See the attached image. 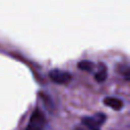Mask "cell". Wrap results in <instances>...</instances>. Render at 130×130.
<instances>
[{
  "label": "cell",
  "mask_w": 130,
  "mask_h": 130,
  "mask_svg": "<svg viewBox=\"0 0 130 130\" xmlns=\"http://www.w3.org/2000/svg\"><path fill=\"white\" fill-rule=\"evenodd\" d=\"M45 125H46V118L44 114L39 109H36L29 118V122L25 130H44Z\"/></svg>",
  "instance_id": "6da1fadb"
},
{
  "label": "cell",
  "mask_w": 130,
  "mask_h": 130,
  "mask_svg": "<svg viewBox=\"0 0 130 130\" xmlns=\"http://www.w3.org/2000/svg\"><path fill=\"white\" fill-rule=\"evenodd\" d=\"M49 76L55 83H58V84L68 83L72 78V76H71V74L69 72L64 71V70H60V69L51 70L49 72Z\"/></svg>",
  "instance_id": "3957f363"
},
{
  "label": "cell",
  "mask_w": 130,
  "mask_h": 130,
  "mask_svg": "<svg viewBox=\"0 0 130 130\" xmlns=\"http://www.w3.org/2000/svg\"><path fill=\"white\" fill-rule=\"evenodd\" d=\"M93 66H94L93 63H92L91 61H88V60H82V61L78 62V65H77V67H78L80 70L87 71V72L92 71Z\"/></svg>",
  "instance_id": "8992f818"
},
{
  "label": "cell",
  "mask_w": 130,
  "mask_h": 130,
  "mask_svg": "<svg viewBox=\"0 0 130 130\" xmlns=\"http://www.w3.org/2000/svg\"><path fill=\"white\" fill-rule=\"evenodd\" d=\"M104 104L115 110V111H120L122 108H123V102L117 98H113V96H108V98H105L104 99Z\"/></svg>",
  "instance_id": "277c9868"
},
{
  "label": "cell",
  "mask_w": 130,
  "mask_h": 130,
  "mask_svg": "<svg viewBox=\"0 0 130 130\" xmlns=\"http://www.w3.org/2000/svg\"><path fill=\"white\" fill-rule=\"evenodd\" d=\"M107 78V68L104 64L100 65V69L96 71V73L94 74V79L99 82H103L105 79Z\"/></svg>",
  "instance_id": "5b68a950"
},
{
  "label": "cell",
  "mask_w": 130,
  "mask_h": 130,
  "mask_svg": "<svg viewBox=\"0 0 130 130\" xmlns=\"http://www.w3.org/2000/svg\"><path fill=\"white\" fill-rule=\"evenodd\" d=\"M107 117L103 113H96L91 117L82 118V124L87 127L88 130H100L102 125L105 123Z\"/></svg>",
  "instance_id": "7a4b0ae2"
}]
</instances>
